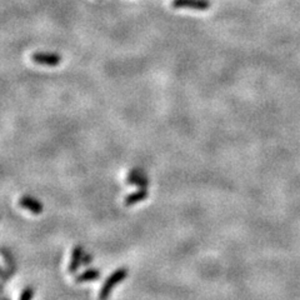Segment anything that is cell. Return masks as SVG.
<instances>
[{
    "mask_svg": "<svg viewBox=\"0 0 300 300\" xmlns=\"http://www.w3.org/2000/svg\"><path fill=\"white\" fill-rule=\"evenodd\" d=\"M126 277H128V269H126V268H119V269H116L113 274L109 275L107 280L103 284L102 288H100L99 295H98L99 300H107L109 296H110V294L113 293L114 288H115L118 284L123 283Z\"/></svg>",
    "mask_w": 300,
    "mask_h": 300,
    "instance_id": "obj_1",
    "label": "cell"
},
{
    "mask_svg": "<svg viewBox=\"0 0 300 300\" xmlns=\"http://www.w3.org/2000/svg\"><path fill=\"white\" fill-rule=\"evenodd\" d=\"M172 7L175 9H194V10H208L210 8L209 0H173Z\"/></svg>",
    "mask_w": 300,
    "mask_h": 300,
    "instance_id": "obj_2",
    "label": "cell"
},
{
    "mask_svg": "<svg viewBox=\"0 0 300 300\" xmlns=\"http://www.w3.org/2000/svg\"><path fill=\"white\" fill-rule=\"evenodd\" d=\"M31 60L38 65L44 66H57L62 62V57L55 53H43L36 52L31 55Z\"/></svg>",
    "mask_w": 300,
    "mask_h": 300,
    "instance_id": "obj_3",
    "label": "cell"
},
{
    "mask_svg": "<svg viewBox=\"0 0 300 300\" xmlns=\"http://www.w3.org/2000/svg\"><path fill=\"white\" fill-rule=\"evenodd\" d=\"M19 205L33 214H41L44 210L43 204L33 196H22L19 199Z\"/></svg>",
    "mask_w": 300,
    "mask_h": 300,
    "instance_id": "obj_4",
    "label": "cell"
},
{
    "mask_svg": "<svg viewBox=\"0 0 300 300\" xmlns=\"http://www.w3.org/2000/svg\"><path fill=\"white\" fill-rule=\"evenodd\" d=\"M84 258V248L83 246H75L73 250V254H71L70 263L68 265V272L70 274H75L78 272L79 268L81 267V263H83Z\"/></svg>",
    "mask_w": 300,
    "mask_h": 300,
    "instance_id": "obj_5",
    "label": "cell"
},
{
    "mask_svg": "<svg viewBox=\"0 0 300 300\" xmlns=\"http://www.w3.org/2000/svg\"><path fill=\"white\" fill-rule=\"evenodd\" d=\"M126 183L128 184L138 185L139 188H148L149 185V180L145 177V174L139 169H133L132 172L129 173V175L126 177Z\"/></svg>",
    "mask_w": 300,
    "mask_h": 300,
    "instance_id": "obj_6",
    "label": "cell"
},
{
    "mask_svg": "<svg viewBox=\"0 0 300 300\" xmlns=\"http://www.w3.org/2000/svg\"><path fill=\"white\" fill-rule=\"evenodd\" d=\"M148 195H149V193H148L147 188H139V190H137L135 193H132L125 196V199H124V204H125L126 206L135 205V204L145 200V199L148 198Z\"/></svg>",
    "mask_w": 300,
    "mask_h": 300,
    "instance_id": "obj_7",
    "label": "cell"
},
{
    "mask_svg": "<svg viewBox=\"0 0 300 300\" xmlns=\"http://www.w3.org/2000/svg\"><path fill=\"white\" fill-rule=\"evenodd\" d=\"M100 275H102V273H100L99 269H97V268H90V269H88L85 272L76 275L75 283L81 284V283H88V281H94L97 280L98 278H100Z\"/></svg>",
    "mask_w": 300,
    "mask_h": 300,
    "instance_id": "obj_8",
    "label": "cell"
},
{
    "mask_svg": "<svg viewBox=\"0 0 300 300\" xmlns=\"http://www.w3.org/2000/svg\"><path fill=\"white\" fill-rule=\"evenodd\" d=\"M0 254H2L3 259H4L8 272H9L13 277V275H14L18 270V264H17V262H15V258L13 256V254L10 253V250H8L7 248L0 249Z\"/></svg>",
    "mask_w": 300,
    "mask_h": 300,
    "instance_id": "obj_9",
    "label": "cell"
},
{
    "mask_svg": "<svg viewBox=\"0 0 300 300\" xmlns=\"http://www.w3.org/2000/svg\"><path fill=\"white\" fill-rule=\"evenodd\" d=\"M33 296H34V289L31 288V286H28V288H25L23 290L19 300H33Z\"/></svg>",
    "mask_w": 300,
    "mask_h": 300,
    "instance_id": "obj_10",
    "label": "cell"
},
{
    "mask_svg": "<svg viewBox=\"0 0 300 300\" xmlns=\"http://www.w3.org/2000/svg\"><path fill=\"white\" fill-rule=\"evenodd\" d=\"M10 278H12V274L8 272V269H4V268L0 267V280L8 281Z\"/></svg>",
    "mask_w": 300,
    "mask_h": 300,
    "instance_id": "obj_11",
    "label": "cell"
},
{
    "mask_svg": "<svg viewBox=\"0 0 300 300\" xmlns=\"http://www.w3.org/2000/svg\"><path fill=\"white\" fill-rule=\"evenodd\" d=\"M93 262V255L92 254H84V258H83V263H81V265H84V267H88L89 264H92Z\"/></svg>",
    "mask_w": 300,
    "mask_h": 300,
    "instance_id": "obj_12",
    "label": "cell"
}]
</instances>
